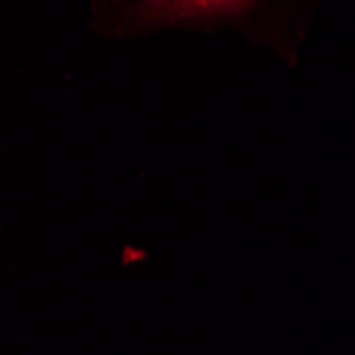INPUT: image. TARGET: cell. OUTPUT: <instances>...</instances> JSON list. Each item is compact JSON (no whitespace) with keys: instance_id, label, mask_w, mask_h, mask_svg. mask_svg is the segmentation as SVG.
Returning <instances> with one entry per match:
<instances>
[{"instance_id":"cell-1","label":"cell","mask_w":355,"mask_h":355,"mask_svg":"<svg viewBox=\"0 0 355 355\" xmlns=\"http://www.w3.org/2000/svg\"><path fill=\"white\" fill-rule=\"evenodd\" d=\"M236 0H147V11L159 17H185L193 13L215 11Z\"/></svg>"}]
</instances>
